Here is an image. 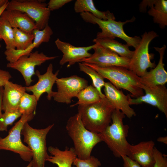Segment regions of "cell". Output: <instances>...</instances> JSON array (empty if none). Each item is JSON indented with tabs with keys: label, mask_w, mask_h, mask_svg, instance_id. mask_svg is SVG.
Returning <instances> with one entry per match:
<instances>
[{
	"label": "cell",
	"mask_w": 167,
	"mask_h": 167,
	"mask_svg": "<svg viewBox=\"0 0 167 167\" xmlns=\"http://www.w3.org/2000/svg\"><path fill=\"white\" fill-rule=\"evenodd\" d=\"M66 127L73 142L77 157L79 159L89 158L94 147L102 141L99 133L92 132L85 127L78 113L69 118Z\"/></svg>",
	"instance_id": "6da1fadb"
},
{
	"label": "cell",
	"mask_w": 167,
	"mask_h": 167,
	"mask_svg": "<svg viewBox=\"0 0 167 167\" xmlns=\"http://www.w3.org/2000/svg\"><path fill=\"white\" fill-rule=\"evenodd\" d=\"M115 109L105 97L92 104L78 105V113L87 129L99 133L111 124Z\"/></svg>",
	"instance_id": "7a4b0ae2"
},
{
	"label": "cell",
	"mask_w": 167,
	"mask_h": 167,
	"mask_svg": "<svg viewBox=\"0 0 167 167\" xmlns=\"http://www.w3.org/2000/svg\"><path fill=\"white\" fill-rule=\"evenodd\" d=\"M83 63L109 80L117 88L129 92L131 97L136 98L144 94L141 77L128 69L118 66L101 67L92 64Z\"/></svg>",
	"instance_id": "3957f363"
},
{
	"label": "cell",
	"mask_w": 167,
	"mask_h": 167,
	"mask_svg": "<svg viewBox=\"0 0 167 167\" xmlns=\"http://www.w3.org/2000/svg\"><path fill=\"white\" fill-rule=\"evenodd\" d=\"M125 115L115 109L112 114L111 124L99 133L104 142L116 157L127 156L130 143L127 140L129 126L123 122Z\"/></svg>",
	"instance_id": "277c9868"
},
{
	"label": "cell",
	"mask_w": 167,
	"mask_h": 167,
	"mask_svg": "<svg viewBox=\"0 0 167 167\" xmlns=\"http://www.w3.org/2000/svg\"><path fill=\"white\" fill-rule=\"evenodd\" d=\"M80 15L85 22L98 25L101 32L97 33L96 38L114 39L115 37L119 38L124 41L129 46H132L135 48L137 46L140 41V36H130L126 33L123 29L124 25L128 23L134 21L135 19L134 17L130 19L121 22L116 21L113 19L106 20L100 19L87 12L80 13Z\"/></svg>",
	"instance_id": "5b68a950"
},
{
	"label": "cell",
	"mask_w": 167,
	"mask_h": 167,
	"mask_svg": "<svg viewBox=\"0 0 167 167\" xmlns=\"http://www.w3.org/2000/svg\"><path fill=\"white\" fill-rule=\"evenodd\" d=\"M27 122L21 132L24 141L26 143L32 153V167H45V162L49 157L47 152V135L54 126L53 124L41 129L34 128Z\"/></svg>",
	"instance_id": "8992f818"
},
{
	"label": "cell",
	"mask_w": 167,
	"mask_h": 167,
	"mask_svg": "<svg viewBox=\"0 0 167 167\" xmlns=\"http://www.w3.org/2000/svg\"><path fill=\"white\" fill-rule=\"evenodd\" d=\"M158 36V35L153 31L145 32L134 51L128 69L140 77L145 74L148 68L153 69L156 66L154 62H151L154 55L149 53V46L151 41Z\"/></svg>",
	"instance_id": "52a82bcc"
},
{
	"label": "cell",
	"mask_w": 167,
	"mask_h": 167,
	"mask_svg": "<svg viewBox=\"0 0 167 167\" xmlns=\"http://www.w3.org/2000/svg\"><path fill=\"white\" fill-rule=\"evenodd\" d=\"M35 114H22L19 120L10 130L8 135L3 138L0 137V150L10 151L17 153L25 161L30 162L32 160V154L31 150L21 141V132L25 123L32 120Z\"/></svg>",
	"instance_id": "ba28073f"
},
{
	"label": "cell",
	"mask_w": 167,
	"mask_h": 167,
	"mask_svg": "<svg viewBox=\"0 0 167 167\" xmlns=\"http://www.w3.org/2000/svg\"><path fill=\"white\" fill-rule=\"evenodd\" d=\"M44 1L12 0L9 1L6 10H17L27 14L35 22L37 29H44L48 25L51 11Z\"/></svg>",
	"instance_id": "9c48e42d"
},
{
	"label": "cell",
	"mask_w": 167,
	"mask_h": 167,
	"mask_svg": "<svg viewBox=\"0 0 167 167\" xmlns=\"http://www.w3.org/2000/svg\"><path fill=\"white\" fill-rule=\"evenodd\" d=\"M58 56L49 57L43 52L38 51L31 52L29 55H23L20 57L16 61L8 62L6 67L17 70L22 75L26 86H30L33 81L32 76L35 75V67L39 66L45 62L53 60Z\"/></svg>",
	"instance_id": "30bf717a"
},
{
	"label": "cell",
	"mask_w": 167,
	"mask_h": 167,
	"mask_svg": "<svg viewBox=\"0 0 167 167\" xmlns=\"http://www.w3.org/2000/svg\"><path fill=\"white\" fill-rule=\"evenodd\" d=\"M55 83L57 88L53 96L56 101L66 104H70L72 98L88 85L85 79L77 75L58 78Z\"/></svg>",
	"instance_id": "8fae6325"
},
{
	"label": "cell",
	"mask_w": 167,
	"mask_h": 167,
	"mask_svg": "<svg viewBox=\"0 0 167 167\" xmlns=\"http://www.w3.org/2000/svg\"><path fill=\"white\" fill-rule=\"evenodd\" d=\"M94 53L81 62L92 64L101 67L121 66L128 69L130 59L120 56L100 45L95 43Z\"/></svg>",
	"instance_id": "7c38bea8"
},
{
	"label": "cell",
	"mask_w": 167,
	"mask_h": 167,
	"mask_svg": "<svg viewBox=\"0 0 167 167\" xmlns=\"http://www.w3.org/2000/svg\"><path fill=\"white\" fill-rule=\"evenodd\" d=\"M145 94L136 98H129L130 105L147 103L157 108L167 118V89L165 85L146 86L143 85Z\"/></svg>",
	"instance_id": "4fadbf2b"
},
{
	"label": "cell",
	"mask_w": 167,
	"mask_h": 167,
	"mask_svg": "<svg viewBox=\"0 0 167 167\" xmlns=\"http://www.w3.org/2000/svg\"><path fill=\"white\" fill-rule=\"evenodd\" d=\"M59 70L55 73L53 72V65L50 63L48 66L45 73L41 74L38 70L35 71V75L38 78L37 82L34 85L25 87L26 91L32 92L38 101L42 95L45 93L47 94V98L50 100L53 98L55 92L52 89L54 84L58 78Z\"/></svg>",
	"instance_id": "5bb4252c"
},
{
	"label": "cell",
	"mask_w": 167,
	"mask_h": 167,
	"mask_svg": "<svg viewBox=\"0 0 167 167\" xmlns=\"http://www.w3.org/2000/svg\"><path fill=\"white\" fill-rule=\"evenodd\" d=\"M58 49L63 54L59 64L62 66L68 63L67 68L76 63L81 62L82 60L90 57L92 54L89 51L93 49L95 44L87 46L76 47L69 43L61 41L57 38L55 41Z\"/></svg>",
	"instance_id": "9a60e30c"
},
{
	"label": "cell",
	"mask_w": 167,
	"mask_h": 167,
	"mask_svg": "<svg viewBox=\"0 0 167 167\" xmlns=\"http://www.w3.org/2000/svg\"><path fill=\"white\" fill-rule=\"evenodd\" d=\"M155 147V143L152 140L141 141L135 145L130 144L127 156L142 167H153Z\"/></svg>",
	"instance_id": "2e32d148"
},
{
	"label": "cell",
	"mask_w": 167,
	"mask_h": 167,
	"mask_svg": "<svg viewBox=\"0 0 167 167\" xmlns=\"http://www.w3.org/2000/svg\"><path fill=\"white\" fill-rule=\"evenodd\" d=\"M104 87V94L115 109L120 110L129 118L136 116V113L129 103L130 96L125 95L109 82H105Z\"/></svg>",
	"instance_id": "e0dca14e"
},
{
	"label": "cell",
	"mask_w": 167,
	"mask_h": 167,
	"mask_svg": "<svg viewBox=\"0 0 167 167\" xmlns=\"http://www.w3.org/2000/svg\"><path fill=\"white\" fill-rule=\"evenodd\" d=\"M32 33L34 36V40L32 44L26 49L22 50L6 49L4 54L9 62H14L23 55H29L35 48L38 47L43 43L49 42L53 32L48 25L42 30L35 29L33 31Z\"/></svg>",
	"instance_id": "ac0fdd59"
},
{
	"label": "cell",
	"mask_w": 167,
	"mask_h": 167,
	"mask_svg": "<svg viewBox=\"0 0 167 167\" xmlns=\"http://www.w3.org/2000/svg\"><path fill=\"white\" fill-rule=\"evenodd\" d=\"M166 46L164 45L161 48L154 47L159 54L160 58L157 65L149 71H147L142 77L143 85L146 86L165 85L167 82V72L165 69L164 56Z\"/></svg>",
	"instance_id": "d6986e66"
},
{
	"label": "cell",
	"mask_w": 167,
	"mask_h": 167,
	"mask_svg": "<svg viewBox=\"0 0 167 167\" xmlns=\"http://www.w3.org/2000/svg\"><path fill=\"white\" fill-rule=\"evenodd\" d=\"M26 92L25 87L7 82L3 87L2 110L6 112L18 110L20 99Z\"/></svg>",
	"instance_id": "ffe728a7"
},
{
	"label": "cell",
	"mask_w": 167,
	"mask_h": 167,
	"mask_svg": "<svg viewBox=\"0 0 167 167\" xmlns=\"http://www.w3.org/2000/svg\"><path fill=\"white\" fill-rule=\"evenodd\" d=\"M1 17L6 20L13 28L32 33L37 29L34 21L26 13L17 10H5Z\"/></svg>",
	"instance_id": "44dd1931"
},
{
	"label": "cell",
	"mask_w": 167,
	"mask_h": 167,
	"mask_svg": "<svg viewBox=\"0 0 167 167\" xmlns=\"http://www.w3.org/2000/svg\"><path fill=\"white\" fill-rule=\"evenodd\" d=\"M150 8L148 14L153 17L154 23L164 29L167 26V1L165 0H143L140 4V9L144 11L147 7Z\"/></svg>",
	"instance_id": "7402d4cb"
},
{
	"label": "cell",
	"mask_w": 167,
	"mask_h": 167,
	"mask_svg": "<svg viewBox=\"0 0 167 167\" xmlns=\"http://www.w3.org/2000/svg\"><path fill=\"white\" fill-rule=\"evenodd\" d=\"M48 151L51 155L46 161L57 165L58 167H72L74 160L77 157L73 147H66L62 150L57 147L50 146Z\"/></svg>",
	"instance_id": "603a6c76"
},
{
	"label": "cell",
	"mask_w": 167,
	"mask_h": 167,
	"mask_svg": "<svg viewBox=\"0 0 167 167\" xmlns=\"http://www.w3.org/2000/svg\"><path fill=\"white\" fill-rule=\"evenodd\" d=\"M74 10L77 13L87 12L100 19L106 20L110 19H115L113 13L109 11H101L95 6L92 0H77L74 5Z\"/></svg>",
	"instance_id": "cb8c5ba5"
},
{
	"label": "cell",
	"mask_w": 167,
	"mask_h": 167,
	"mask_svg": "<svg viewBox=\"0 0 167 167\" xmlns=\"http://www.w3.org/2000/svg\"><path fill=\"white\" fill-rule=\"evenodd\" d=\"M93 41L115 53L121 57L131 59L134 51L131 50L127 44H122L114 39L96 38Z\"/></svg>",
	"instance_id": "d4e9b609"
},
{
	"label": "cell",
	"mask_w": 167,
	"mask_h": 167,
	"mask_svg": "<svg viewBox=\"0 0 167 167\" xmlns=\"http://www.w3.org/2000/svg\"><path fill=\"white\" fill-rule=\"evenodd\" d=\"M76 97L78 101L71 105V107L79 105H86L92 104L99 100L101 98L97 90L92 85H88L81 90Z\"/></svg>",
	"instance_id": "484cf974"
},
{
	"label": "cell",
	"mask_w": 167,
	"mask_h": 167,
	"mask_svg": "<svg viewBox=\"0 0 167 167\" xmlns=\"http://www.w3.org/2000/svg\"><path fill=\"white\" fill-rule=\"evenodd\" d=\"M78 65L80 71L87 74L91 78L92 85L97 90L101 98L105 97L102 92V88L104 87L105 83V79L98 72L84 63L79 62Z\"/></svg>",
	"instance_id": "4316f807"
},
{
	"label": "cell",
	"mask_w": 167,
	"mask_h": 167,
	"mask_svg": "<svg viewBox=\"0 0 167 167\" xmlns=\"http://www.w3.org/2000/svg\"><path fill=\"white\" fill-rule=\"evenodd\" d=\"M4 40L6 49H15L13 28L6 19L0 17V39Z\"/></svg>",
	"instance_id": "83f0119b"
},
{
	"label": "cell",
	"mask_w": 167,
	"mask_h": 167,
	"mask_svg": "<svg viewBox=\"0 0 167 167\" xmlns=\"http://www.w3.org/2000/svg\"><path fill=\"white\" fill-rule=\"evenodd\" d=\"M14 40L15 49L24 50L32 43L34 36L17 28H13Z\"/></svg>",
	"instance_id": "f1b7e54d"
},
{
	"label": "cell",
	"mask_w": 167,
	"mask_h": 167,
	"mask_svg": "<svg viewBox=\"0 0 167 167\" xmlns=\"http://www.w3.org/2000/svg\"><path fill=\"white\" fill-rule=\"evenodd\" d=\"M37 101L33 95L25 92L21 97L18 109L22 114H35Z\"/></svg>",
	"instance_id": "f546056e"
},
{
	"label": "cell",
	"mask_w": 167,
	"mask_h": 167,
	"mask_svg": "<svg viewBox=\"0 0 167 167\" xmlns=\"http://www.w3.org/2000/svg\"><path fill=\"white\" fill-rule=\"evenodd\" d=\"M22 114L18 110L11 111H6L1 113L0 116V131H7L9 125H12Z\"/></svg>",
	"instance_id": "4dcf8cb0"
},
{
	"label": "cell",
	"mask_w": 167,
	"mask_h": 167,
	"mask_svg": "<svg viewBox=\"0 0 167 167\" xmlns=\"http://www.w3.org/2000/svg\"><path fill=\"white\" fill-rule=\"evenodd\" d=\"M73 165L76 167H99L101 165V163L97 158L91 156L89 158L85 160L76 157Z\"/></svg>",
	"instance_id": "1f68e13d"
},
{
	"label": "cell",
	"mask_w": 167,
	"mask_h": 167,
	"mask_svg": "<svg viewBox=\"0 0 167 167\" xmlns=\"http://www.w3.org/2000/svg\"><path fill=\"white\" fill-rule=\"evenodd\" d=\"M154 163L153 167H167V158L155 147L154 151Z\"/></svg>",
	"instance_id": "d6a6232c"
},
{
	"label": "cell",
	"mask_w": 167,
	"mask_h": 167,
	"mask_svg": "<svg viewBox=\"0 0 167 167\" xmlns=\"http://www.w3.org/2000/svg\"><path fill=\"white\" fill-rule=\"evenodd\" d=\"M72 0H50L47 4V7L50 11L59 9Z\"/></svg>",
	"instance_id": "836d02e7"
},
{
	"label": "cell",
	"mask_w": 167,
	"mask_h": 167,
	"mask_svg": "<svg viewBox=\"0 0 167 167\" xmlns=\"http://www.w3.org/2000/svg\"><path fill=\"white\" fill-rule=\"evenodd\" d=\"M12 78L8 71L0 69V87H4L7 82Z\"/></svg>",
	"instance_id": "e575fe53"
},
{
	"label": "cell",
	"mask_w": 167,
	"mask_h": 167,
	"mask_svg": "<svg viewBox=\"0 0 167 167\" xmlns=\"http://www.w3.org/2000/svg\"><path fill=\"white\" fill-rule=\"evenodd\" d=\"M122 158L123 160V167H142L137 163L127 156H124Z\"/></svg>",
	"instance_id": "d590c367"
},
{
	"label": "cell",
	"mask_w": 167,
	"mask_h": 167,
	"mask_svg": "<svg viewBox=\"0 0 167 167\" xmlns=\"http://www.w3.org/2000/svg\"><path fill=\"white\" fill-rule=\"evenodd\" d=\"M158 142L164 143L165 144H167V136L160 137L157 139Z\"/></svg>",
	"instance_id": "8d00e7d4"
},
{
	"label": "cell",
	"mask_w": 167,
	"mask_h": 167,
	"mask_svg": "<svg viewBox=\"0 0 167 167\" xmlns=\"http://www.w3.org/2000/svg\"><path fill=\"white\" fill-rule=\"evenodd\" d=\"M8 3L7 4H5V5H4V6H2L0 8V17L2 12L5 10H6ZM1 45L0 43V48H1Z\"/></svg>",
	"instance_id": "74e56055"
},
{
	"label": "cell",
	"mask_w": 167,
	"mask_h": 167,
	"mask_svg": "<svg viewBox=\"0 0 167 167\" xmlns=\"http://www.w3.org/2000/svg\"><path fill=\"white\" fill-rule=\"evenodd\" d=\"M8 0H0V8L9 2Z\"/></svg>",
	"instance_id": "f35d334b"
},
{
	"label": "cell",
	"mask_w": 167,
	"mask_h": 167,
	"mask_svg": "<svg viewBox=\"0 0 167 167\" xmlns=\"http://www.w3.org/2000/svg\"><path fill=\"white\" fill-rule=\"evenodd\" d=\"M2 93L1 92H0V116L2 113L1 110H2Z\"/></svg>",
	"instance_id": "ab89813d"
},
{
	"label": "cell",
	"mask_w": 167,
	"mask_h": 167,
	"mask_svg": "<svg viewBox=\"0 0 167 167\" xmlns=\"http://www.w3.org/2000/svg\"><path fill=\"white\" fill-rule=\"evenodd\" d=\"M25 167H32V161L31 160L30 162H29V164Z\"/></svg>",
	"instance_id": "60d3db41"
}]
</instances>
